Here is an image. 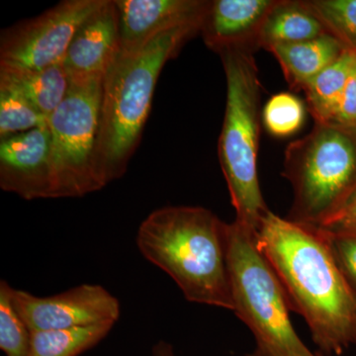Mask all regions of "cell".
I'll use <instances>...</instances> for the list:
<instances>
[{"label":"cell","instance_id":"1","mask_svg":"<svg viewBox=\"0 0 356 356\" xmlns=\"http://www.w3.org/2000/svg\"><path fill=\"white\" fill-rule=\"evenodd\" d=\"M257 245L323 353L339 355L356 343V295L318 229L269 212Z\"/></svg>","mask_w":356,"mask_h":356},{"label":"cell","instance_id":"2","mask_svg":"<svg viewBox=\"0 0 356 356\" xmlns=\"http://www.w3.org/2000/svg\"><path fill=\"white\" fill-rule=\"evenodd\" d=\"M227 228L205 208L168 206L140 222L137 245L145 259L172 278L187 301L233 311Z\"/></svg>","mask_w":356,"mask_h":356},{"label":"cell","instance_id":"3","mask_svg":"<svg viewBox=\"0 0 356 356\" xmlns=\"http://www.w3.org/2000/svg\"><path fill=\"white\" fill-rule=\"evenodd\" d=\"M203 22L189 23L156 35L138 50L120 53L103 79L99 133L95 151L98 177L106 186L123 177L139 145L156 83Z\"/></svg>","mask_w":356,"mask_h":356},{"label":"cell","instance_id":"4","mask_svg":"<svg viewBox=\"0 0 356 356\" xmlns=\"http://www.w3.org/2000/svg\"><path fill=\"white\" fill-rule=\"evenodd\" d=\"M227 81L226 109L218 144L220 165L235 208V221L257 232L270 212L257 172L261 135V81L248 49L219 51Z\"/></svg>","mask_w":356,"mask_h":356},{"label":"cell","instance_id":"5","mask_svg":"<svg viewBox=\"0 0 356 356\" xmlns=\"http://www.w3.org/2000/svg\"><path fill=\"white\" fill-rule=\"evenodd\" d=\"M282 175L294 194L287 219L324 226L356 195V129L315 123L287 147Z\"/></svg>","mask_w":356,"mask_h":356},{"label":"cell","instance_id":"6","mask_svg":"<svg viewBox=\"0 0 356 356\" xmlns=\"http://www.w3.org/2000/svg\"><path fill=\"white\" fill-rule=\"evenodd\" d=\"M257 232L234 221L227 228V259L233 312L254 334L248 356H323L301 341L290 318L280 280L257 245Z\"/></svg>","mask_w":356,"mask_h":356},{"label":"cell","instance_id":"7","mask_svg":"<svg viewBox=\"0 0 356 356\" xmlns=\"http://www.w3.org/2000/svg\"><path fill=\"white\" fill-rule=\"evenodd\" d=\"M103 79L70 77L69 92L48 118L51 198L83 197L104 187L95 168Z\"/></svg>","mask_w":356,"mask_h":356},{"label":"cell","instance_id":"8","mask_svg":"<svg viewBox=\"0 0 356 356\" xmlns=\"http://www.w3.org/2000/svg\"><path fill=\"white\" fill-rule=\"evenodd\" d=\"M105 0H65L0 35V65L40 70L64 60L74 35Z\"/></svg>","mask_w":356,"mask_h":356},{"label":"cell","instance_id":"9","mask_svg":"<svg viewBox=\"0 0 356 356\" xmlns=\"http://www.w3.org/2000/svg\"><path fill=\"white\" fill-rule=\"evenodd\" d=\"M13 301L31 332L115 325L120 317L118 300L100 285H79L47 297L13 289Z\"/></svg>","mask_w":356,"mask_h":356},{"label":"cell","instance_id":"10","mask_svg":"<svg viewBox=\"0 0 356 356\" xmlns=\"http://www.w3.org/2000/svg\"><path fill=\"white\" fill-rule=\"evenodd\" d=\"M0 187L25 200L51 198V133L39 127L0 140Z\"/></svg>","mask_w":356,"mask_h":356},{"label":"cell","instance_id":"11","mask_svg":"<svg viewBox=\"0 0 356 356\" xmlns=\"http://www.w3.org/2000/svg\"><path fill=\"white\" fill-rule=\"evenodd\" d=\"M119 16L120 53L142 48L156 35L189 23L203 22L211 1L114 0Z\"/></svg>","mask_w":356,"mask_h":356},{"label":"cell","instance_id":"12","mask_svg":"<svg viewBox=\"0 0 356 356\" xmlns=\"http://www.w3.org/2000/svg\"><path fill=\"white\" fill-rule=\"evenodd\" d=\"M119 51L118 11L114 0H105L77 30L63 64L70 77H104Z\"/></svg>","mask_w":356,"mask_h":356},{"label":"cell","instance_id":"13","mask_svg":"<svg viewBox=\"0 0 356 356\" xmlns=\"http://www.w3.org/2000/svg\"><path fill=\"white\" fill-rule=\"evenodd\" d=\"M277 0H214L200 32L211 50L257 49V38L266 16Z\"/></svg>","mask_w":356,"mask_h":356},{"label":"cell","instance_id":"14","mask_svg":"<svg viewBox=\"0 0 356 356\" xmlns=\"http://www.w3.org/2000/svg\"><path fill=\"white\" fill-rule=\"evenodd\" d=\"M267 51L277 58L288 83L302 89L341 57L346 48L329 33L298 43L276 44Z\"/></svg>","mask_w":356,"mask_h":356},{"label":"cell","instance_id":"15","mask_svg":"<svg viewBox=\"0 0 356 356\" xmlns=\"http://www.w3.org/2000/svg\"><path fill=\"white\" fill-rule=\"evenodd\" d=\"M327 32L305 0H277L266 16L257 38V48L298 43Z\"/></svg>","mask_w":356,"mask_h":356},{"label":"cell","instance_id":"16","mask_svg":"<svg viewBox=\"0 0 356 356\" xmlns=\"http://www.w3.org/2000/svg\"><path fill=\"white\" fill-rule=\"evenodd\" d=\"M0 74L13 81L47 119L69 92L70 77L64 64L31 70L0 65Z\"/></svg>","mask_w":356,"mask_h":356},{"label":"cell","instance_id":"17","mask_svg":"<svg viewBox=\"0 0 356 356\" xmlns=\"http://www.w3.org/2000/svg\"><path fill=\"white\" fill-rule=\"evenodd\" d=\"M356 62V54L343 55L307 84L304 91L315 123H334L344 89Z\"/></svg>","mask_w":356,"mask_h":356},{"label":"cell","instance_id":"18","mask_svg":"<svg viewBox=\"0 0 356 356\" xmlns=\"http://www.w3.org/2000/svg\"><path fill=\"white\" fill-rule=\"evenodd\" d=\"M114 324L31 332L29 356H79L104 339Z\"/></svg>","mask_w":356,"mask_h":356},{"label":"cell","instance_id":"19","mask_svg":"<svg viewBox=\"0 0 356 356\" xmlns=\"http://www.w3.org/2000/svg\"><path fill=\"white\" fill-rule=\"evenodd\" d=\"M47 121L20 88L0 74V138L27 132Z\"/></svg>","mask_w":356,"mask_h":356},{"label":"cell","instance_id":"20","mask_svg":"<svg viewBox=\"0 0 356 356\" xmlns=\"http://www.w3.org/2000/svg\"><path fill=\"white\" fill-rule=\"evenodd\" d=\"M329 34L356 54V0H307Z\"/></svg>","mask_w":356,"mask_h":356},{"label":"cell","instance_id":"21","mask_svg":"<svg viewBox=\"0 0 356 356\" xmlns=\"http://www.w3.org/2000/svg\"><path fill=\"white\" fill-rule=\"evenodd\" d=\"M13 289L6 280H1L0 348L6 356H29L31 331L13 305Z\"/></svg>","mask_w":356,"mask_h":356},{"label":"cell","instance_id":"22","mask_svg":"<svg viewBox=\"0 0 356 356\" xmlns=\"http://www.w3.org/2000/svg\"><path fill=\"white\" fill-rule=\"evenodd\" d=\"M306 110L303 102L288 92L273 95L262 111L266 130L275 137H288L303 126Z\"/></svg>","mask_w":356,"mask_h":356},{"label":"cell","instance_id":"23","mask_svg":"<svg viewBox=\"0 0 356 356\" xmlns=\"http://www.w3.org/2000/svg\"><path fill=\"white\" fill-rule=\"evenodd\" d=\"M316 229L324 236L341 273L356 295V226Z\"/></svg>","mask_w":356,"mask_h":356},{"label":"cell","instance_id":"24","mask_svg":"<svg viewBox=\"0 0 356 356\" xmlns=\"http://www.w3.org/2000/svg\"><path fill=\"white\" fill-rule=\"evenodd\" d=\"M334 123L356 129V62L344 89Z\"/></svg>","mask_w":356,"mask_h":356},{"label":"cell","instance_id":"25","mask_svg":"<svg viewBox=\"0 0 356 356\" xmlns=\"http://www.w3.org/2000/svg\"><path fill=\"white\" fill-rule=\"evenodd\" d=\"M332 226H356V195L336 217L323 227Z\"/></svg>","mask_w":356,"mask_h":356},{"label":"cell","instance_id":"26","mask_svg":"<svg viewBox=\"0 0 356 356\" xmlns=\"http://www.w3.org/2000/svg\"><path fill=\"white\" fill-rule=\"evenodd\" d=\"M154 356H175L172 344L165 341H159L154 346Z\"/></svg>","mask_w":356,"mask_h":356}]
</instances>
